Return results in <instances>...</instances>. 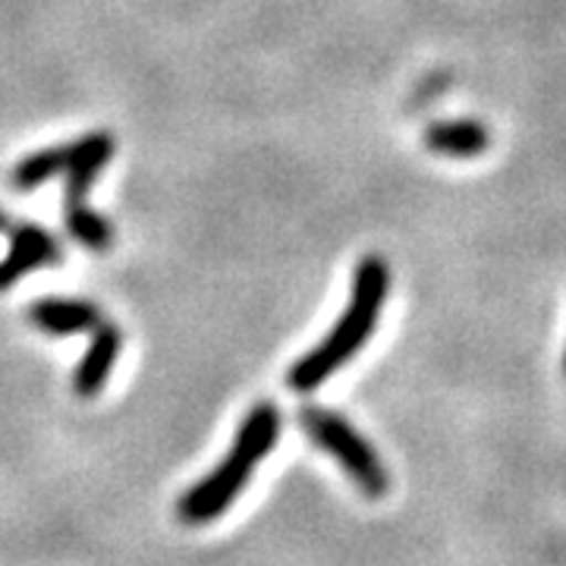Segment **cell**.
I'll use <instances>...</instances> for the list:
<instances>
[{
	"mask_svg": "<svg viewBox=\"0 0 566 566\" xmlns=\"http://www.w3.org/2000/svg\"><path fill=\"white\" fill-rule=\"evenodd\" d=\"M114 155V136L111 133H88L76 145H70L66 155V214H76L85 205V192L102 174V167Z\"/></svg>",
	"mask_w": 566,
	"mask_h": 566,
	"instance_id": "277c9868",
	"label": "cell"
},
{
	"mask_svg": "<svg viewBox=\"0 0 566 566\" xmlns=\"http://www.w3.org/2000/svg\"><path fill=\"white\" fill-rule=\"evenodd\" d=\"M66 155H70V145L66 148H44L29 155L25 161L17 164L13 170V186L25 192V189H39L41 182H48L51 177H57L61 170H66Z\"/></svg>",
	"mask_w": 566,
	"mask_h": 566,
	"instance_id": "9c48e42d",
	"label": "cell"
},
{
	"mask_svg": "<svg viewBox=\"0 0 566 566\" xmlns=\"http://www.w3.org/2000/svg\"><path fill=\"white\" fill-rule=\"evenodd\" d=\"M57 259H61V245H57V240L48 230H41L39 223H20L13 230L7 259L0 262V290L13 286L29 271L44 268V264H54Z\"/></svg>",
	"mask_w": 566,
	"mask_h": 566,
	"instance_id": "5b68a950",
	"label": "cell"
},
{
	"mask_svg": "<svg viewBox=\"0 0 566 566\" xmlns=\"http://www.w3.org/2000/svg\"><path fill=\"white\" fill-rule=\"evenodd\" d=\"M424 145L434 155L444 158H479L482 151H488L491 136L482 123L475 120H438L424 129Z\"/></svg>",
	"mask_w": 566,
	"mask_h": 566,
	"instance_id": "52a82bcc",
	"label": "cell"
},
{
	"mask_svg": "<svg viewBox=\"0 0 566 566\" xmlns=\"http://www.w3.org/2000/svg\"><path fill=\"white\" fill-rule=\"evenodd\" d=\"M277 441H281V409L264 400L243 419L230 453L205 475L202 482H196L182 494L177 504L182 523L205 526L227 513Z\"/></svg>",
	"mask_w": 566,
	"mask_h": 566,
	"instance_id": "7a4b0ae2",
	"label": "cell"
},
{
	"mask_svg": "<svg viewBox=\"0 0 566 566\" xmlns=\"http://www.w3.org/2000/svg\"><path fill=\"white\" fill-rule=\"evenodd\" d=\"M120 331L114 324H102L95 340H92V349L85 353V359L76 368V378H73V390L80 394L82 400H92L98 397L114 371V363L120 356Z\"/></svg>",
	"mask_w": 566,
	"mask_h": 566,
	"instance_id": "8992f818",
	"label": "cell"
},
{
	"mask_svg": "<svg viewBox=\"0 0 566 566\" xmlns=\"http://www.w3.org/2000/svg\"><path fill=\"white\" fill-rule=\"evenodd\" d=\"M7 227H10V221H7V214H3V211H0V233H3V230H7Z\"/></svg>",
	"mask_w": 566,
	"mask_h": 566,
	"instance_id": "8fae6325",
	"label": "cell"
},
{
	"mask_svg": "<svg viewBox=\"0 0 566 566\" xmlns=\"http://www.w3.org/2000/svg\"><path fill=\"white\" fill-rule=\"evenodd\" d=\"M300 424L324 453H331L337 463L344 465V472L365 497L381 501L390 491V475H387V465L381 463L378 450L368 444L344 416L322 409V406H305L300 412Z\"/></svg>",
	"mask_w": 566,
	"mask_h": 566,
	"instance_id": "3957f363",
	"label": "cell"
},
{
	"mask_svg": "<svg viewBox=\"0 0 566 566\" xmlns=\"http://www.w3.org/2000/svg\"><path fill=\"white\" fill-rule=\"evenodd\" d=\"M66 230H70L82 245H88V249H95V252H104V249H111V243H114V230H111L107 218H102V214L92 211V208H82L76 214H66Z\"/></svg>",
	"mask_w": 566,
	"mask_h": 566,
	"instance_id": "30bf717a",
	"label": "cell"
},
{
	"mask_svg": "<svg viewBox=\"0 0 566 566\" xmlns=\"http://www.w3.org/2000/svg\"><path fill=\"white\" fill-rule=\"evenodd\" d=\"M564 368H566V359H564Z\"/></svg>",
	"mask_w": 566,
	"mask_h": 566,
	"instance_id": "7c38bea8",
	"label": "cell"
},
{
	"mask_svg": "<svg viewBox=\"0 0 566 566\" xmlns=\"http://www.w3.org/2000/svg\"><path fill=\"white\" fill-rule=\"evenodd\" d=\"M29 318L48 334H82L102 324V312L85 300H39L32 305Z\"/></svg>",
	"mask_w": 566,
	"mask_h": 566,
	"instance_id": "ba28073f",
	"label": "cell"
},
{
	"mask_svg": "<svg viewBox=\"0 0 566 566\" xmlns=\"http://www.w3.org/2000/svg\"><path fill=\"white\" fill-rule=\"evenodd\" d=\"M387 290H390V268H387L385 259H378V255L363 259L356 274H353V293H349L346 312L337 318L334 331L324 337L322 344L290 368V375H286L290 390L312 394L327 378H334L349 359L359 356V349L368 344V337L375 334V327L381 322Z\"/></svg>",
	"mask_w": 566,
	"mask_h": 566,
	"instance_id": "6da1fadb",
	"label": "cell"
}]
</instances>
